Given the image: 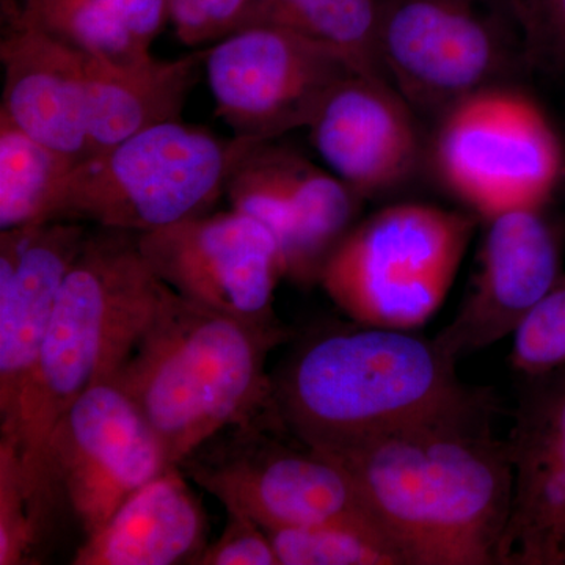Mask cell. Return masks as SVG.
<instances>
[{"instance_id": "1", "label": "cell", "mask_w": 565, "mask_h": 565, "mask_svg": "<svg viewBox=\"0 0 565 565\" xmlns=\"http://www.w3.org/2000/svg\"><path fill=\"white\" fill-rule=\"evenodd\" d=\"M490 412L416 424L332 455L408 565L498 564L514 467Z\"/></svg>"}, {"instance_id": "2", "label": "cell", "mask_w": 565, "mask_h": 565, "mask_svg": "<svg viewBox=\"0 0 565 565\" xmlns=\"http://www.w3.org/2000/svg\"><path fill=\"white\" fill-rule=\"evenodd\" d=\"M456 362L412 330L334 327L307 338L274 375L275 408L292 437L321 455L493 411L489 394L459 381Z\"/></svg>"}, {"instance_id": "3", "label": "cell", "mask_w": 565, "mask_h": 565, "mask_svg": "<svg viewBox=\"0 0 565 565\" xmlns=\"http://www.w3.org/2000/svg\"><path fill=\"white\" fill-rule=\"evenodd\" d=\"M169 286L152 270L139 234L95 226L71 267L39 363L22 394L17 438L25 489L46 534L61 498L51 440L71 405L110 381L150 326Z\"/></svg>"}, {"instance_id": "4", "label": "cell", "mask_w": 565, "mask_h": 565, "mask_svg": "<svg viewBox=\"0 0 565 565\" xmlns=\"http://www.w3.org/2000/svg\"><path fill=\"white\" fill-rule=\"evenodd\" d=\"M278 323H253L167 289L150 326L111 381L151 424L170 465L210 438L275 411L267 359L286 343Z\"/></svg>"}, {"instance_id": "5", "label": "cell", "mask_w": 565, "mask_h": 565, "mask_svg": "<svg viewBox=\"0 0 565 565\" xmlns=\"http://www.w3.org/2000/svg\"><path fill=\"white\" fill-rule=\"evenodd\" d=\"M256 145L182 120L151 126L77 162L55 193L46 222L145 234L210 214Z\"/></svg>"}, {"instance_id": "6", "label": "cell", "mask_w": 565, "mask_h": 565, "mask_svg": "<svg viewBox=\"0 0 565 565\" xmlns=\"http://www.w3.org/2000/svg\"><path fill=\"white\" fill-rule=\"evenodd\" d=\"M476 226L433 204L382 207L338 245L319 286L353 323L414 332L444 305Z\"/></svg>"}, {"instance_id": "7", "label": "cell", "mask_w": 565, "mask_h": 565, "mask_svg": "<svg viewBox=\"0 0 565 565\" xmlns=\"http://www.w3.org/2000/svg\"><path fill=\"white\" fill-rule=\"evenodd\" d=\"M377 51L412 109L437 118L527 73L522 36L501 0H381Z\"/></svg>"}, {"instance_id": "8", "label": "cell", "mask_w": 565, "mask_h": 565, "mask_svg": "<svg viewBox=\"0 0 565 565\" xmlns=\"http://www.w3.org/2000/svg\"><path fill=\"white\" fill-rule=\"evenodd\" d=\"M277 411L230 427L191 452L178 467L226 511L239 512L264 530L375 519L340 463L285 444Z\"/></svg>"}, {"instance_id": "9", "label": "cell", "mask_w": 565, "mask_h": 565, "mask_svg": "<svg viewBox=\"0 0 565 565\" xmlns=\"http://www.w3.org/2000/svg\"><path fill=\"white\" fill-rule=\"evenodd\" d=\"M438 180L481 218L545 204L564 170L552 125L514 84L468 96L438 118Z\"/></svg>"}, {"instance_id": "10", "label": "cell", "mask_w": 565, "mask_h": 565, "mask_svg": "<svg viewBox=\"0 0 565 565\" xmlns=\"http://www.w3.org/2000/svg\"><path fill=\"white\" fill-rule=\"evenodd\" d=\"M203 71L215 114L253 143L307 129L329 93L356 74L337 52L274 24L244 25L210 44Z\"/></svg>"}, {"instance_id": "11", "label": "cell", "mask_w": 565, "mask_h": 565, "mask_svg": "<svg viewBox=\"0 0 565 565\" xmlns=\"http://www.w3.org/2000/svg\"><path fill=\"white\" fill-rule=\"evenodd\" d=\"M170 467L166 449L117 382H99L62 416L51 440L55 492L95 533L137 489Z\"/></svg>"}, {"instance_id": "12", "label": "cell", "mask_w": 565, "mask_h": 565, "mask_svg": "<svg viewBox=\"0 0 565 565\" xmlns=\"http://www.w3.org/2000/svg\"><path fill=\"white\" fill-rule=\"evenodd\" d=\"M139 244L156 275L184 299L247 322H280L274 305L285 264L255 218L212 211L139 234Z\"/></svg>"}, {"instance_id": "13", "label": "cell", "mask_w": 565, "mask_h": 565, "mask_svg": "<svg viewBox=\"0 0 565 565\" xmlns=\"http://www.w3.org/2000/svg\"><path fill=\"white\" fill-rule=\"evenodd\" d=\"M539 206L514 207L486 218L470 289L435 343L452 359L514 337L564 273L563 239Z\"/></svg>"}, {"instance_id": "14", "label": "cell", "mask_w": 565, "mask_h": 565, "mask_svg": "<svg viewBox=\"0 0 565 565\" xmlns=\"http://www.w3.org/2000/svg\"><path fill=\"white\" fill-rule=\"evenodd\" d=\"M87 223L44 222L0 232V434H11Z\"/></svg>"}, {"instance_id": "15", "label": "cell", "mask_w": 565, "mask_h": 565, "mask_svg": "<svg viewBox=\"0 0 565 565\" xmlns=\"http://www.w3.org/2000/svg\"><path fill=\"white\" fill-rule=\"evenodd\" d=\"M307 129L327 169L363 200L404 184L422 158L415 110L385 77L340 82Z\"/></svg>"}, {"instance_id": "16", "label": "cell", "mask_w": 565, "mask_h": 565, "mask_svg": "<svg viewBox=\"0 0 565 565\" xmlns=\"http://www.w3.org/2000/svg\"><path fill=\"white\" fill-rule=\"evenodd\" d=\"M0 114L74 162L87 158L84 54L46 29L17 25L0 43Z\"/></svg>"}, {"instance_id": "17", "label": "cell", "mask_w": 565, "mask_h": 565, "mask_svg": "<svg viewBox=\"0 0 565 565\" xmlns=\"http://www.w3.org/2000/svg\"><path fill=\"white\" fill-rule=\"evenodd\" d=\"M178 465L141 486L95 533L74 565L195 564L206 546V515Z\"/></svg>"}, {"instance_id": "18", "label": "cell", "mask_w": 565, "mask_h": 565, "mask_svg": "<svg viewBox=\"0 0 565 565\" xmlns=\"http://www.w3.org/2000/svg\"><path fill=\"white\" fill-rule=\"evenodd\" d=\"M85 57L88 156L151 126L181 120L189 93L203 71L204 51L134 65Z\"/></svg>"}, {"instance_id": "19", "label": "cell", "mask_w": 565, "mask_h": 565, "mask_svg": "<svg viewBox=\"0 0 565 565\" xmlns=\"http://www.w3.org/2000/svg\"><path fill=\"white\" fill-rule=\"evenodd\" d=\"M281 159L294 217L285 278L300 288H311L319 285L330 256L359 223L364 200L302 152L281 147Z\"/></svg>"}, {"instance_id": "20", "label": "cell", "mask_w": 565, "mask_h": 565, "mask_svg": "<svg viewBox=\"0 0 565 565\" xmlns=\"http://www.w3.org/2000/svg\"><path fill=\"white\" fill-rule=\"evenodd\" d=\"M381 0H253L245 25L274 24L322 44L366 76L385 77L377 51Z\"/></svg>"}, {"instance_id": "21", "label": "cell", "mask_w": 565, "mask_h": 565, "mask_svg": "<svg viewBox=\"0 0 565 565\" xmlns=\"http://www.w3.org/2000/svg\"><path fill=\"white\" fill-rule=\"evenodd\" d=\"M167 21L170 0H85L50 32L95 61L134 65L152 57Z\"/></svg>"}, {"instance_id": "22", "label": "cell", "mask_w": 565, "mask_h": 565, "mask_svg": "<svg viewBox=\"0 0 565 565\" xmlns=\"http://www.w3.org/2000/svg\"><path fill=\"white\" fill-rule=\"evenodd\" d=\"M76 163L0 114V232L46 222L55 193Z\"/></svg>"}, {"instance_id": "23", "label": "cell", "mask_w": 565, "mask_h": 565, "mask_svg": "<svg viewBox=\"0 0 565 565\" xmlns=\"http://www.w3.org/2000/svg\"><path fill=\"white\" fill-rule=\"evenodd\" d=\"M266 531L280 565H408L399 546L371 519Z\"/></svg>"}, {"instance_id": "24", "label": "cell", "mask_w": 565, "mask_h": 565, "mask_svg": "<svg viewBox=\"0 0 565 565\" xmlns=\"http://www.w3.org/2000/svg\"><path fill=\"white\" fill-rule=\"evenodd\" d=\"M43 539L25 489L17 438L0 434V565L35 564Z\"/></svg>"}, {"instance_id": "25", "label": "cell", "mask_w": 565, "mask_h": 565, "mask_svg": "<svg viewBox=\"0 0 565 565\" xmlns=\"http://www.w3.org/2000/svg\"><path fill=\"white\" fill-rule=\"evenodd\" d=\"M512 338L516 373L531 379L565 367V270Z\"/></svg>"}, {"instance_id": "26", "label": "cell", "mask_w": 565, "mask_h": 565, "mask_svg": "<svg viewBox=\"0 0 565 565\" xmlns=\"http://www.w3.org/2000/svg\"><path fill=\"white\" fill-rule=\"evenodd\" d=\"M522 36L527 73L565 82V0H501Z\"/></svg>"}, {"instance_id": "27", "label": "cell", "mask_w": 565, "mask_h": 565, "mask_svg": "<svg viewBox=\"0 0 565 565\" xmlns=\"http://www.w3.org/2000/svg\"><path fill=\"white\" fill-rule=\"evenodd\" d=\"M253 0H170V21L182 44H212L244 28Z\"/></svg>"}, {"instance_id": "28", "label": "cell", "mask_w": 565, "mask_h": 565, "mask_svg": "<svg viewBox=\"0 0 565 565\" xmlns=\"http://www.w3.org/2000/svg\"><path fill=\"white\" fill-rule=\"evenodd\" d=\"M225 530L204 546L195 565H280L269 534L258 522L239 512L226 511Z\"/></svg>"}, {"instance_id": "29", "label": "cell", "mask_w": 565, "mask_h": 565, "mask_svg": "<svg viewBox=\"0 0 565 565\" xmlns=\"http://www.w3.org/2000/svg\"><path fill=\"white\" fill-rule=\"evenodd\" d=\"M526 394L544 415L565 470V367L527 379Z\"/></svg>"}, {"instance_id": "30", "label": "cell", "mask_w": 565, "mask_h": 565, "mask_svg": "<svg viewBox=\"0 0 565 565\" xmlns=\"http://www.w3.org/2000/svg\"><path fill=\"white\" fill-rule=\"evenodd\" d=\"M85 0H21V14L17 25H36L54 31Z\"/></svg>"}, {"instance_id": "31", "label": "cell", "mask_w": 565, "mask_h": 565, "mask_svg": "<svg viewBox=\"0 0 565 565\" xmlns=\"http://www.w3.org/2000/svg\"><path fill=\"white\" fill-rule=\"evenodd\" d=\"M2 10L9 21L10 28H13L20 20L21 0H2Z\"/></svg>"}, {"instance_id": "32", "label": "cell", "mask_w": 565, "mask_h": 565, "mask_svg": "<svg viewBox=\"0 0 565 565\" xmlns=\"http://www.w3.org/2000/svg\"><path fill=\"white\" fill-rule=\"evenodd\" d=\"M563 565H565V550H564V559H563Z\"/></svg>"}]
</instances>
